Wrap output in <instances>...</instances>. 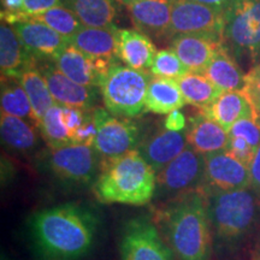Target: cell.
Wrapping results in <instances>:
<instances>
[{
	"mask_svg": "<svg viewBox=\"0 0 260 260\" xmlns=\"http://www.w3.org/2000/svg\"><path fill=\"white\" fill-rule=\"evenodd\" d=\"M93 189L100 203L144 206L154 197L157 172L134 149L119 157L103 159Z\"/></svg>",
	"mask_w": 260,
	"mask_h": 260,
	"instance_id": "obj_2",
	"label": "cell"
},
{
	"mask_svg": "<svg viewBox=\"0 0 260 260\" xmlns=\"http://www.w3.org/2000/svg\"><path fill=\"white\" fill-rule=\"evenodd\" d=\"M96 136V128L95 123L93 119V111L90 116L86 119L80 128H77L71 135V142L74 145H86V146H93L94 140Z\"/></svg>",
	"mask_w": 260,
	"mask_h": 260,
	"instance_id": "obj_38",
	"label": "cell"
},
{
	"mask_svg": "<svg viewBox=\"0 0 260 260\" xmlns=\"http://www.w3.org/2000/svg\"><path fill=\"white\" fill-rule=\"evenodd\" d=\"M224 11L193 0H172L170 38L203 34L223 38Z\"/></svg>",
	"mask_w": 260,
	"mask_h": 260,
	"instance_id": "obj_8",
	"label": "cell"
},
{
	"mask_svg": "<svg viewBox=\"0 0 260 260\" xmlns=\"http://www.w3.org/2000/svg\"><path fill=\"white\" fill-rule=\"evenodd\" d=\"M184 130L188 145L201 154L225 151L229 142V133L218 123L199 113L190 117Z\"/></svg>",
	"mask_w": 260,
	"mask_h": 260,
	"instance_id": "obj_20",
	"label": "cell"
},
{
	"mask_svg": "<svg viewBox=\"0 0 260 260\" xmlns=\"http://www.w3.org/2000/svg\"><path fill=\"white\" fill-rule=\"evenodd\" d=\"M245 93L254 107L256 119L260 118V63L253 65L246 74Z\"/></svg>",
	"mask_w": 260,
	"mask_h": 260,
	"instance_id": "obj_35",
	"label": "cell"
},
{
	"mask_svg": "<svg viewBox=\"0 0 260 260\" xmlns=\"http://www.w3.org/2000/svg\"><path fill=\"white\" fill-rule=\"evenodd\" d=\"M2 113L25 119L38 128L27 93L17 79L2 77Z\"/></svg>",
	"mask_w": 260,
	"mask_h": 260,
	"instance_id": "obj_30",
	"label": "cell"
},
{
	"mask_svg": "<svg viewBox=\"0 0 260 260\" xmlns=\"http://www.w3.org/2000/svg\"><path fill=\"white\" fill-rule=\"evenodd\" d=\"M199 189L206 200L212 233L220 240L236 241L252 229L259 200L251 188L232 191Z\"/></svg>",
	"mask_w": 260,
	"mask_h": 260,
	"instance_id": "obj_4",
	"label": "cell"
},
{
	"mask_svg": "<svg viewBox=\"0 0 260 260\" xmlns=\"http://www.w3.org/2000/svg\"><path fill=\"white\" fill-rule=\"evenodd\" d=\"M193 2L197 3H201V4L212 6L214 9L222 10V11H225V9L228 8V5L230 4L232 0H193Z\"/></svg>",
	"mask_w": 260,
	"mask_h": 260,
	"instance_id": "obj_42",
	"label": "cell"
},
{
	"mask_svg": "<svg viewBox=\"0 0 260 260\" xmlns=\"http://www.w3.org/2000/svg\"><path fill=\"white\" fill-rule=\"evenodd\" d=\"M199 111L213 119L228 133L241 119H254L256 112L245 92H223L214 102Z\"/></svg>",
	"mask_w": 260,
	"mask_h": 260,
	"instance_id": "obj_19",
	"label": "cell"
},
{
	"mask_svg": "<svg viewBox=\"0 0 260 260\" xmlns=\"http://www.w3.org/2000/svg\"><path fill=\"white\" fill-rule=\"evenodd\" d=\"M126 9L136 30L154 40L170 38L172 0H140Z\"/></svg>",
	"mask_w": 260,
	"mask_h": 260,
	"instance_id": "obj_15",
	"label": "cell"
},
{
	"mask_svg": "<svg viewBox=\"0 0 260 260\" xmlns=\"http://www.w3.org/2000/svg\"><path fill=\"white\" fill-rule=\"evenodd\" d=\"M249 168L226 151L205 154L203 189L232 191L248 189Z\"/></svg>",
	"mask_w": 260,
	"mask_h": 260,
	"instance_id": "obj_11",
	"label": "cell"
},
{
	"mask_svg": "<svg viewBox=\"0 0 260 260\" xmlns=\"http://www.w3.org/2000/svg\"><path fill=\"white\" fill-rule=\"evenodd\" d=\"M152 39L136 29H118L117 32V56L126 67L151 73L155 54Z\"/></svg>",
	"mask_w": 260,
	"mask_h": 260,
	"instance_id": "obj_18",
	"label": "cell"
},
{
	"mask_svg": "<svg viewBox=\"0 0 260 260\" xmlns=\"http://www.w3.org/2000/svg\"><path fill=\"white\" fill-rule=\"evenodd\" d=\"M98 155L93 146L71 144L51 149L48 165L60 180L73 183H88L96 172Z\"/></svg>",
	"mask_w": 260,
	"mask_h": 260,
	"instance_id": "obj_10",
	"label": "cell"
},
{
	"mask_svg": "<svg viewBox=\"0 0 260 260\" xmlns=\"http://www.w3.org/2000/svg\"><path fill=\"white\" fill-rule=\"evenodd\" d=\"M223 44V38L212 35L180 34L172 38L170 48L175 51L188 71L204 74Z\"/></svg>",
	"mask_w": 260,
	"mask_h": 260,
	"instance_id": "obj_16",
	"label": "cell"
},
{
	"mask_svg": "<svg viewBox=\"0 0 260 260\" xmlns=\"http://www.w3.org/2000/svg\"><path fill=\"white\" fill-rule=\"evenodd\" d=\"M38 129L51 149L60 148L71 145L70 134L63 119V106L53 105L45 113L39 123Z\"/></svg>",
	"mask_w": 260,
	"mask_h": 260,
	"instance_id": "obj_31",
	"label": "cell"
},
{
	"mask_svg": "<svg viewBox=\"0 0 260 260\" xmlns=\"http://www.w3.org/2000/svg\"><path fill=\"white\" fill-rule=\"evenodd\" d=\"M93 119L96 128L93 147L103 159L116 158L138 149L139 126L132 119L113 116L102 107L93 110Z\"/></svg>",
	"mask_w": 260,
	"mask_h": 260,
	"instance_id": "obj_7",
	"label": "cell"
},
{
	"mask_svg": "<svg viewBox=\"0 0 260 260\" xmlns=\"http://www.w3.org/2000/svg\"><path fill=\"white\" fill-rule=\"evenodd\" d=\"M61 4L76 15L83 27H116V8L112 0H61Z\"/></svg>",
	"mask_w": 260,
	"mask_h": 260,
	"instance_id": "obj_26",
	"label": "cell"
},
{
	"mask_svg": "<svg viewBox=\"0 0 260 260\" xmlns=\"http://www.w3.org/2000/svg\"><path fill=\"white\" fill-rule=\"evenodd\" d=\"M229 135L246 140L254 149L260 146V126L254 119H241L235 123L229 130Z\"/></svg>",
	"mask_w": 260,
	"mask_h": 260,
	"instance_id": "obj_34",
	"label": "cell"
},
{
	"mask_svg": "<svg viewBox=\"0 0 260 260\" xmlns=\"http://www.w3.org/2000/svg\"><path fill=\"white\" fill-rule=\"evenodd\" d=\"M37 67L46 80L54 102L60 106L93 111L100 89L74 82L65 76L52 60L38 59Z\"/></svg>",
	"mask_w": 260,
	"mask_h": 260,
	"instance_id": "obj_12",
	"label": "cell"
},
{
	"mask_svg": "<svg viewBox=\"0 0 260 260\" xmlns=\"http://www.w3.org/2000/svg\"><path fill=\"white\" fill-rule=\"evenodd\" d=\"M249 177H251V184L249 188L255 194L256 199L260 204V146L255 149L254 155L249 164Z\"/></svg>",
	"mask_w": 260,
	"mask_h": 260,
	"instance_id": "obj_40",
	"label": "cell"
},
{
	"mask_svg": "<svg viewBox=\"0 0 260 260\" xmlns=\"http://www.w3.org/2000/svg\"><path fill=\"white\" fill-rule=\"evenodd\" d=\"M186 103L198 109L211 105L223 92L201 73H188L177 80Z\"/></svg>",
	"mask_w": 260,
	"mask_h": 260,
	"instance_id": "obj_29",
	"label": "cell"
},
{
	"mask_svg": "<svg viewBox=\"0 0 260 260\" xmlns=\"http://www.w3.org/2000/svg\"><path fill=\"white\" fill-rule=\"evenodd\" d=\"M205 155L190 146L157 174V184L170 193H188L204 181Z\"/></svg>",
	"mask_w": 260,
	"mask_h": 260,
	"instance_id": "obj_13",
	"label": "cell"
},
{
	"mask_svg": "<svg viewBox=\"0 0 260 260\" xmlns=\"http://www.w3.org/2000/svg\"><path fill=\"white\" fill-rule=\"evenodd\" d=\"M0 133L3 142L14 151L29 152L39 144L38 133L31 123L19 117L2 113Z\"/></svg>",
	"mask_w": 260,
	"mask_h": 260,
	"instance_id": "obj_28",
	"label": "cell"
},
{
	"mask_svg": "<svg viewBox=\"0 0 260 260\" xmlns=\"http://www.w3.org/2000/svg\"><path fill=\"white\" fill-rule=\"evenodd\" d=\"M11 25L24 47L37 59L54 60L70 44V40L61 37L46 24L34 19H23Z\"/></svg>",
	"mask_w": 260,
	"mask_h": 260,
	"instance_id": "obj_14",
	"label": "cell"
},
{
	"mask_svg": "<svg viewBox=\"0 0 260 260\" xmlns=\"http://www.w3.org/2000/svg\"><path fill=\"white\" fill-rule=\"evenodd\" d=\"M187 73L188 69L184 67V64L182 63L174 50L165 48V50L157 52L151 68V74L153 76L161 77V79L178 80Z\"/></svg>",
	"mask_w": 260,
	"mask_h": 260,
	"instance_id": "obj_33",
	"label": "cell"
},
{
	"mask_svg": "<svg viewBox=\"0 0 260 260\" xmlns=\"http://www.w3.org/2000/svg\"><path fill=\"white\" fill-rule=\"evenodd\" d=\"M38 59L29 53L11 24L2 21L0 27V69L2 77L18 79Z\"/></svg>",
	"mask_w": 260,
	"mask_h": 260,
	"instance_id": "obj_21",
	"label": "cell"
},
{
	"mask_svg": "<svg viewBox=\"0 0 260 260\" xmlns=\"http://www.w3.org/2000/svg\"><path fill=\"white\" fill-rule=\"evenodd\" d=\"M92 111H86V110L76 109V107H68L63 106V119L68 130H69L70 139L71 135L77 128L86 122V119L90 116Z\"/></svg>",
	"mask_w": 260,
	"mask_h": 260,
	"instance_id": "obj_39",
	"label": "cell"
},
{
	"mask_svg": "<svg viewBox=\"0 0 260 260\" xmlns=\"http://www.w3.org/2000/svg\"><path fill=\"white\" fill-rule=\"evenodd\" d=\"M152 74L113 63L100 84L105 109L111 115L136 118L146 112V94Z\"/></svg>",
	"mask_w": 260,
	"mask_h": 260,
	"instance_id": "obj_5",
	"label": "cell"
},
{
	"mask_svg": "<svg viewBox=\"0 0 260 260\" xmlns=\"http://www.w3.org/2000/svg\"><path fill=\"white\" fill-rule=\"evenodd\" d=\"M27 93L29 102H30L32 112L37 119L38 126L48 110L56 105L53 96L48 88L46 80L42 76L41 71L39 70L37 64L31 65L25 69L21 76L17 79Z\"/></svg>",
	"mask_w": 260,
	"mask_h": 260,
	"instance_id": "obj_27",
	"label": "cell"
},
{
	"mask_svg": "<svg viewBox=\"0 0 260 260\" xmlns=\"http://www.w3.org/2000/svg\"><path fill=\"white\" fill-rule=\"evenodd\" d=\"M225 151L228 153L232 154L234 158H236L237 160H240L245 165H247V167H249L255 149L246 140L237 138V136L229 135V142H228Z\"/></svg>",
	"mask_w": 260,
	"mask_h": 260,
	"instance_id": "obj_36",
	"label": "cell"
},
{
	"mask_svg": "<svg viewBox=\"0 0 260 260\" xmlns=\"http://www.w3.org/2000/svg\"><path fill=\"white\" fill-rule=\"evenodd\" d=\"M259 260H260V248H259Z\"/></svg>",
	"mask_w": 260,
	"mask_h": 260,
	"instance_id": "obj_45",
	"label": "cell"
},
{
	"mask_svg": "<svg viewBox=\"0 0 260 260\" xmlns=\"http://www.w3.org/2000/svg\"><path fill=\"white\" fill-rule=\"evenodd\" d=\"M116 2L121 3V4L128 6L130 4H133V3H136V2H140V0H116Z\"/></svg>",
	"mask_w": 260,
	"mask_h": 260,
	"instance_id": "obj_43",
	"label": "cell"
},
{
	"mask_svg": "<svg viewBox=\"0 0 260 260\" xmlns=\"http://www.w3.org/2000/svg\"><path fill=\"white\" fill-rule=\"evenodd\" d=\"M122 260H172L171 252L147 218L129 220L123 229Z\"/></svg>",
	"mask_w": 260,
	"mask_h": 260,
	"instance_id": "obj_9",
	"label": "cell"
},
{
	"mask_svg": "<svg viewBox=\"0 0 260 260\" xmlns=\"http://www.w3.org/2000/svg\"><path fill=\"white\" fill-rule=\"evenodd\" d=\"M186 104L177 80L161 79L152 75L146 94V112L169 115L181 110Z\"/></svg>",
	"mask_w": 260,
	"mask_h": 260,
	"instance_id": "obj_25",
	"label": "cell"
},
{
	"mask_svg": "<svg viewBox=\"0 0 260 260\" xmlns=\"http://www.w3.org/2000/svg\"><path fill=\"white\" fill-rule=\"evenodd\" d=\"M164 128H167L171 132H183L187 128V118L180 110L169 113L167 115L164 122Z\"/></svg>",
	"mask_w": 260,
	"mask_h": 260,
	"instance_id": "obj_41",
	"label": "cell"
},
{
	"mask_svg": "<svg viewBox=\"0 0 260 260\" xmlns=\"http://www.w3.org/2000/svg\"><path fill=\"white\" fill-rule=\"evenodd\" d=\"M54 65L74 82L87 87H96L100 89L104 76L96 70L93 60L86 54L69 44L56 59L52 60Z\"/></svg>",
	"mask_w": 260,
	"mask_h": 260,
	"instance_id": "obj_24",
	"label": "cell"
},
{
	"mask_svg": "<svg viewBox=\"0 0 260 260\" xmlns=\"http://www.w3.org/2000/svg\"><path fill=\"white\" fill-rule=\"evenodd\" d=\"M24 19H34V21L41 22L68 40H71V38L83 27L76 15L63 4Z\"/></svg>",
	"mask_w": 260,
	"mask_h": 260,
	"instance_id": "obj_32",
	"label": "cell"
},
{
	"mask_svg": "<svg viewBox=\"0 0 260 260\" xmlns=\"http://www.w3.org/2000/svg\"><path fill=\"white\" fill-rule=\"evenodd\" d=\"M223 40L237 60L260 63V0H232L224 11Z\"/></svg>",
	"mask_w": 260,
	"mask_h": 260,
	"instance_id": "obj_6",
	"label": "cell"
},
{
	"mask_svg": "<svg viewBox=\"0 0 260 260\" xmlns=\"http://www.w3.org/2000/svg\"><path fill=\"white\" fill-rule=\"evenodd\" d=\"M165 225L169 245L178 260H210L212 228L199 188L184 193L167 211Z\"/></svg>",
	"mask_w": 260,
	"mask_h": 260,
	"instance_id": "obj_3",
	"label": "cell"
},
{
	"mask_svg": "<svg viewBox=\"0 0 260 260\" xmlns=\"http://www.w3.org/2000/svg\"><path fill=\"white\" fill-rule=\"evenodd\" d=\"M188 146L186 133L171 132L164 128L140 142L138 151L158 174Z\"/></svg>",
	"mask_w": 260,
	"mask_h": 260,
	"instance_id": "obj_17",
	"label": "cell"
},
{
	"mask_svg": "<svg viewBox=\"0 0 260 260\" xmlns=\"http://www.w3.org/2000/svg\"><path fill=\"white\" fill-rule=\"evenodd\" d=\"M58 5H61V0H23L21 14L16 18L14 23L27 17L41 14V12L47 11V10L52 8H56Z\"/></svg>",
	"mask_w": 260,
	"mask_h": 260,
	"instance_id": "obj_37",
	"label": "cell"
},
{
	"mask_svg": "<svg viewBox=\"0 0 260 260\" xmlns=\"http://www.w3.org/2000/svg\"><path fill=\"white\" fill-rule=\"evenodd\" d=\"M204 75L222 92H245L246 74L228 50L225 44L216 52L205 69Z\"/></svg>",
	"mask_w": 260,
	"mask_h": 260,
	"instance_id": "obj_23",
	"label": "cell"
},
{
	"mask_svg": "<svg viewBox=\"0 0 260 260\" xmlns=\"http://www.w3.org/2000/svg\"><path fill=\"white\" fill-rule=\"evenodd\" d=\"M29 229L35 248L45 259L77 260L92 249L98 218L88 207L69 203L39 211Z\"/></svg>",
	"mask_w": 260,
	"mask_h": 260,
	"instance_id": "obj_1",
	"label": "cell"
},
{
	"mask_svg": "<svg viewBox=\"0 0 260 260\" xmlns=\"http://www.w3.org/2000/svg\"><path fill=\"white\" fill-rule=\"evenodd\" d=\"M256 123H258V125L260 126V118H258V119H256Z\"/></svg>",
	"mask_w": 260,
	"mask_h": 260,
	"instance_id": "obj_44",
	"label": "cell"
},
{
	"mask_svg": "<svg viewBox=\"0 0 260 260\" xmlns=\"http://www.w3.org/2000/svg\"><path fill=\"white\" fill-rule=\"evenodd\" d=\"M117 32L118 28L82 27L71 38L70 44L89 57L90 59H105L116 61Z\"/></svg>",
	"mask_w": 260,
	"mask_h": 260,
	"instance_id": "obj_22",
	"label": "cell"
}]
</instances>
